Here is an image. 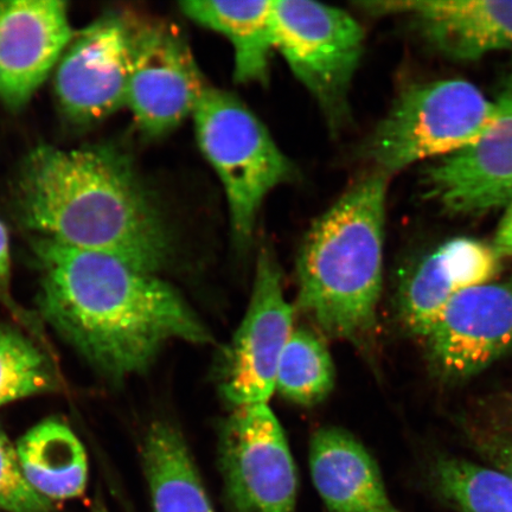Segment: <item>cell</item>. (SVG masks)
<instances>
[{"mask_svg": "<svg viewBox=\"0 0 512 512\" xmlns=\"http://www.w3.org/2000/svg\"><path fill=\"white\" fill-rule=\"evenodd\" d=\"M32 249L42 317L107 379L144 373L175 339L213 342L187 300L158 275L40 236Z\"/></svg>", "mask_w": 512, "mask_h": 512, "instance_id": "obj_1", "label": "cell"}, {"mask_svg": "<svg viewBox=\"0 0 512 512\" xmlns=\"http://www.w3.org/2000/svg\"><path fill=\"white\" fill-rule=\"evenodd\" d=\"M15 195L19 221L40 238L155 275L176 258L157 201L113 147L38 146L21 166Z\"/></svg>", "mask_w": 512, "mask_h": 512, "instance_id": "obj_2", "label": "cell"}, {"mask_svg": "<svg viewBox=\"0 0 512 512\" xmlns=\"http://www.w3.org/2000/svg\"><path fill=\"white\" fill-rule=\"evenodd\" d=\"M387 175L371 170L312 224L297 260L298 309L324 335L364 347L383 283Z\"/></svg>", "mask_w": 512, "mask_h": 512, "instance_id": "obj_3", "label": "cell"}, {"mask_svg": "<svg viewBox=\"0 0 512 512\" xmlns=\"http://www.w3.org/2000/svg\"><path fill=\"white\" fill-rule=\"evenodd\" d=\"M192 118L198 146L226 192L235 247L246 252L266 198L291 181L293 164L261 120L232 93L208 87Z\"/></svg>", "mask_w": 512, "mask_h": 512, "instance_id": "obj_4", "label": "cell"}, {"mask_svg": "<svg viewBox=\"0 0 512 512\" xmlns=\"http://www.w3.org/2000/svg\"><path fill=\"white\" fill-rule=\"evenodd\" d=\"M498 111L473 83L459 79L416 83L399 94L364 143L373 170L392 176L424 160H438L477 140Z\"/></svg>", "mask_w": 512, "mask_h": 512, "instance_id": "obj_5", "label": "cell"}, {"mask_svg": "<svg viewBox=\"0 0 512 512\" xmlns=\"http://www.w3.org/2000/svg\"><path fill=\"white\" fill-rule=\"evenodd\" d=\"M273 31L275 50L315 98L331 132L343 130L366 41L361 24L334 6L273 0Z\"/></svg>", "mask_w": 512, "mask_h": 512, "instance_id": "obj_6", "label": "cell"}, {"mask_svg": "<svg viewBox=\"0 0 512 512\" xmlns=\"http://www.w3.org/2000/svg\"><path fill=\"white\" fill-rule=\"evenodd\" d=\"M219 466L228 512H296V464L267 403L234 408L223 422Z\"/></svg>", "mask_w": 512, "mask_h": 512, "instance_id": "obj_7", "label": "cell"}, {"mask_svg": "<svg viewBox=\"0 0 512 512\" xmlns=\"http://www.w3.org/2000/svg\"><path fill=\"white\" fill-rule=\"evenodd\" d=\"M130 19L127 104L146 138L168 136L194 114L209 87L182 32L160 21Z\"/></svg>", "mask_w": 512, "mask_h": 512, "instance_id": "obj_8", "label": "cell"}, {"mask_svg": "<svg viewBox=\"0 0 512 512\" xmlns=\"http://www.w3.org/2000/svg\"><path fill=\"white\" fill-rule=\"evenodd\" d=\"M293 315L278 261L262 247L246 316L217 368L220 393L234 408L271 399L281 356L293 332Z\"/></svg>", "mask_w": 512, "mask_h": 512, "instance_id": "obj_9", "label": "cell"}, {"mask_svg": "<svg viewBox=\"0 0 512 512\" xmlns=\"http://www.w3.org/2000/svg\"><path fill=\"white\" fill-rule=\"evenodd\" d=\"M130 19L117 12L76 31L55 69L60 111L78 126L98 124L127 104Z\"/></svg>", "mask_w": 512, "mask_h": 512, "instance_id": "obj_10", "label": "cell"}, {"mask_svg": "<svg viewBox=\"0 0 512 512\" xmlns=\"http://www.w3.org/2000/svg\"><path fill=\"white\" fill-rule=\"evenodd\" d=\"M492 124L475 142L434 160L422 175L428 200L447 214L479 216L512 201V73Z\"/></svg>", "mask_w": 512, "mask_h": 512, "instance_id": "obj_11", "label": "cell"}, {"mask_svg": "<svg viewBox=\"0 0 512 512\" xmlns=\"http://www.w3.org/2000/svg\"><path fill=\"white\" fill-rule=\"evenodd\" d=\"M424 339L432 367L444 380L482 373L512 349V275L459 294Z\"/></svg>", "mask_w": 512, "mask_h": 512, "instance_id": "obj_12", "label": "cell"}, {"mask_svg": "<svg viewBox=\"0 0 512 512\" xmlns=\"http://www.w3.org/2000/svg\"><path fill=\"white\" fill-rule=\"evenodd\" d=\"M368 15L406 19L420 41L454 62H473L512 47V0H376Z\"/></svg>", "mask_w": 512, "mask_h": 512, "instance_id": "obj_13", "label": "cell"}, {"mask_svg": "<svg viewBox=\"0 0 512 512\" xmlns=\"http://www.w3.org/2000/svg\"><path fill=\"white\" fill-rule=\"evenodd\" d=\"M75 34L67 3L0 2V101L14 111L27 106Z\"/></svg>", "mask_w": 512, "mask_h": 512, "instance_id": "obj_14", "label": "cell"}, {"mask_svg": "<svg viewBox=\"0 0 512 512\" xmlns=\"http://www.w3.org/2000/svg\"><path fill=\"white\" fill-rule=\"evenodd\" d=\"M502 261L492 243L472 238H454L433 249L401 285L402 325L424 338L459 294L495 280Z\"/></svg>", "mask_w": 512, "mask_h": 512, "instance_id": "obj_15", "label": "cell"}, {"mask_svg": "<svg viewBox=\"0 0 512 512\" xmlns=\"http://www.w3.org/2000/svg\"><path fill=\"white\" fill-rule=\"evenodd\" d=\"M310 470L326 512H401L375 459L342 428L324 427L313 435Z\"/></svg>", "mask_w": 512, "mask_h": 512, "instance_id": "obj_16", "label": "cell"}, {"mask_svg": "<svg viewBox=\"0 0 512 512\" xmlns=\"http://www.w3.org/2000/svg\"><path fill=\"white\" fill-rule=\"evenodd\" d=\"M181 9L192 22L217 32L232 44L235 82L266 83L275 50L273 0H196L181 3Z\"/></svg>", "mask_w": 512, "mask_h": 512, "instance_id": "obj_17", "label": "cell"}, {"mask_svg": "<svg viewBox=\"0 0 512 512\" xmlns=\"http://www.w3.org/2000/svg\"><path fill=\"white\" fill-rule=\"evenodd\" d=\"M19 466L31 488L49 501H66L85 492V447L66 424L48 419L32 427L16 445Z\"/></svg>", "mask_w": 512, "mask_h": 512, "instance_id": "obj_18", "label": "cell"}, {"mask_svg": "<svg viewBox=\"0 0 512 512\" xmlns=\"http://www.w3.org/2000/svg\"><path fill=\"white\" fill-rule=\"evenodd\" d=\"M143 469L155 512H214L181 431L157 421L143 444Z\"/></svg>", "mask_w": 512, "mask_h": 512, "instance_id": "obj_19", "label": "cell"}, {"mask_svg": "<svg viewBox=\"0 0 512 512\" xmlns=\"http://www.w3.org/2000/svg\"><path fill=\"white\" fill-rule=\"evenodd\" d=\"M336 371L328 347L315 332L293 330L278 367L275 389L297 405L312 407L335 387Z\"/></svg>", "mask_w": 512, "mask_h": 512, "instance_id": "obj_20", "label": "cell"}, {"mask_svg": "<svg viewBox=\"0 0 512 512\" xmlns=\"http://www.w3.org/2000/svg\"><path fill=\"white\" fill-rule=\"evenodd\" d=\"M441 496L460 512H512V479L492 466L441 458L433 467Z\"/></svg>", "mask_w": 512, "mask_h": 512, "instance_id": "obj_21", "label": "cell"}, {"mask_svg": "<svg viewBox=\"0 0 512 512\" xmlns=\"http://www.w3.org/2000/svg\"><path fill=\"white\" fill-rule=\"evenodd\" d=\"M60 382L46 351L18 329L0 325V407L54 392Z\"/></svg>", "mask_w": 512, "mask_h": 512, "instance_id": "obj_22", "label": "cell"}, {"mask_svg": "<svg viewBox=\"0 0 512 512\" xmlns=\"http://www.w3.org/2000/svg\"><path fill=\"white\" fill-rule=\"evenodd\" d=\"M0 511L55 512L53 503L31 488L19 466L16 446L0 427Z\"/></svg>", "mask_w": 512, "mask_h": 512, "instance_id": "obj_23", "label": "cell"}, {"mask_svg": "<svg viewBox=\"0 0 512 512\" xmlns=\"http://www.w3.org/2000/svg\"><path fill=\"white\" fill-rule=\"evenodd\" d=\"M480 452L492 467L512 479V435L505 433L486 434L479 441Z\"/></svg>", "mask_w": 512, "mask_h": 512, "instance_id": "obj_24", "label": "cell"}, {"mask_svg": "<svg viewBox=\"0 0 512 512\" xmlns=\"http://www.w3.org/2000/svg\"><path fill=\"white\" fill-rule=\"evenodd\" d=\"M492 246L501 259L512 258V201L504 208V214L498 224Z\"/></svg>", "mask_w": 512, "mask_h": 512, "instance_id": "obj_25", "label": "cell"}, {"mask_svg": "<svg viewBox=\"0 0 512 512\" xmlns=\"http://www.w3.org/2000/svg\"><path fill=\"white\" fill-rule=\"evenodd\" d=\"M10 274L11 254L9 233L4 223L0 221V294H2V298L8 303L10 300Z\"/></svg>", "mask_w": 512, "mask_h": 512, "instance_id": "obj_26", "label": "cell"}, {"mask_svg": "<svg viewBox=\"0 0 512 512\" xmlns=\"http://www.w3.org/2000/svg\"><path fill=\"white\" fill-rule=\"evenodd\" d=\"M92 512H110L107 510L106 505L100 502L94 504Z\"/></svg>", "mask_w": 512, "mask_h": 512, "instance_id": "obj_27", "label": "cell"}]
</instances>
